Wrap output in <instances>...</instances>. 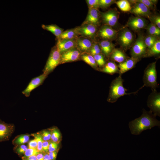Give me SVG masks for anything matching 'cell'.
Wrapping results in <instances>:
<instances>
[{"mask_svg": "<svg viewBox=\"0 0 160 160\" xmlns=\"http://www.w3.org/2000/svg\"><path fill=\"white\" fill-rule=\"evenodd\" d=\"M115 3L119 9L122 11L124 12L129 11L131 9V7L128 1L120 0L116 1Z\"/></svg>", "mask_w": 160, "mask_h": 160, "instance_id": "obj_26", "label": "cell"}, {"mask_svg": "<svg viewBox=\"0 0 160 160\" xmlns=\"http://www.w3.org/2000/svg\"><path fill=\"white\" fill-rule=\"evenodd\" d=\"M28 148V147L24 145H19L16 149V151L18 154H24L25 151Z\"/></svg>", "mask_w": 160, "mask_h": 160, "instance_id": "obj_42", "label": "cell"}, {"mask_svg": "<svg viewBox=\"0 0 160 160\" xmlns=\"http://www.w3.org/2000/svg\"><path fill=\"white\" fill-rule=\"evenodd\" d=\"M57 151L48 152L47 153L51 160H55L57 154Z\"/></svg>", "mask_w": 160, "mask_h": 160, "instance_id": "obj_45", "label": "cell"}, {"mask_svg": "<svg viewBox=\"0 0 160 160\" xmlns=\"http://www.w3.org/2000/svg\"><path fill=\"white\" fill-rule=\"evenodd\" d=\"M149 18L151 21V23L160 28V17L159 15H151Z\"/></svg>", "mask_w": 160, "mask_h": 160, "instance_id": "obj_38", "label": "cell"}, {"mask_svg": "<svg viewBox=\"0 0 160 160\" xmlns=\"http://www.w3.org/2000/svg\"><path fill=\"white\" fill-rule=\"evenodd\" d=\"M128 1L132 3H134L135 2L142 3L150 9H153L154 4L156 3L158 1L155 0H137Z\"/></svg>", "mask_w": 160, "mask_h": 160, "instance_id": "obj_32", "label": "cell"}, {"mask_svg": "<svg viewBox=\"0 0 160 160\" xmlns=\"http://www.w3.org/2000/svg\"><path fill=\"white\" fill-rule=\"evenodd\" d=\"M100 17L105 25L111 27L117 23L120 12L116 8L111 9L105 12L100 13Z\"/></svg>", "mask_w": 160, "mask_h": 160, "instance_id": "obj_7", "label": "cell"}, {"mask_svg": "<svg viewBox=\"0 0 160 160\" xmlns=\"http://www.w3.org/2000/svg\"><path fill=\"white\" fill-rule=\"evenodd\" d=\"M76 39L57 40L56 45L57 49L61 54L69 49L76 47Z\"/></svg>", "mask_w": 160, "mask_h": 160, "instance_id": "obj_17", "label": "cell"}, {"mask_svg": "<svg viewBox=\"0 0 160 160\" xmlns=\"http://www.w3.org/2000/svg\"><path fill=\"white\" fill-rule=\"evenodd\" d=\"M147 32L150 35L158 37L160 35V29L152 23L150 24L146 27Z\"/></svg>", "mask_w": 160, "mask_h": 160, "instance_id": "obj_29", "label": "cell"}, {"mask_svg": "<svg viewBox=\"0 0 160 160\" xmlns=\"http://www.w3.org/2000/svg\"><path fill=\"white\" fill-rule=\"evenodd\" d=\"M156 116L151 111L143 109V113L140 116L135 119L129 124L131 134L138 135L142 132L157 126H160V121L156 118Z\"/></svg>", "mask_w": 160, "mask_h": 160, "instance_id": "obj_1", "label": "cell"}, {"mask_svg": "<svg viewBox=\"0 0 160 160\" xmlns=\"http://www.w3.org/2000/svg\"><path fill=\"white\" fill-rule=\"evenodd\" d=\"M44 153L43 152H41L38 153L36 155L37 160H43Z\"/></svg>", "mask_w": 160, "mask_h": 160, "instance_id": "obj_46", "label": "cell"}, {"mask_svg": "<svg viewBox=\"0 0 160 160\" xmlns=\"http://www.w3.org/2000/svg\"><path fill=\"white\" fill-rule=\"evenodd\" d=\"M147 48L144 41V38L140 35L133 44L131 50L132 57L140 59L146 57Z\"/></svg>", "mask_w": 160, "mask_h": 160, "instance_id": "obj_5", "label": "cell"}, {"mask_svg": "<svg viewBox=\"0 0 160 160\" xmlns=\"http://www.w3.org/2000/svg\"><path fill=\"white\" fill-rule=\"evenodd\" d=\"M127 25L133 30L138 31L146 28L147 25L144 18L136 16L130 17L127 23Z\"/></svg>", "mask_w": 160, "mask_h": 160, "instance_id": "obj_14", "label": "cell"}, {"mask_svg": "<svg viewBox=\"0 0 160 160\" xmlns=\"http://www.w3.org/2000/svg\"><path fill=\"white\" fill-rule=\"evenodd\" d=\"M140 60L137 58L131 57L127 59L123 62L119 63L118 66L119 70V74L121 75L133 68Z\"/></svg>", "mask_w": 160, "mask_h": 160, "instance_id": "obj_15", "label": "cell"}, {"mask_svg": "<svg viewBox=\"0 0 160 160\" xmlns=\"http://www.w3.org/2000/svg\"><path fill=\"white\" fill-rule=\"evenodd\" d=\"M30 135H22L18 136L14 140V144L17 145H23L27 143L29 140Z\"/></svg>", "mask_w": 160, "mask_h": 160, "instance_id": "obj_28", "label": "cell"}, {"mask_svg": "<svg viewBox=\"0 0 160 160\" xmlns=\"http://www.w3.org/2000/svg\"><path fill=\"white\" fill-rule=\"evenodd\" d=\"M159 39L158 37L149 35L144 38V41L147 49L151 47Z\"/></svg>", "mask_w": 160, "mask_h": 160, "instance_id": "obj_30", "label": "cell"}, {"mask_svg": "<svg viewBox=\"0 0 160 160\" xmlns=\"http://www.w3.org/2000/svg\"><path fill=\"white\" fill-rule=\"evenodd\" d=\"M89 9H98L100 8L99 0H86Z\"/></svg>", "mask_w": 160, "mask_h": 160, "instance_id": "obj_36", "label": "cell"}, {"mask_svg": "<svg viewBox=\"0 0 160 160\" xmlns=\"http://www.w3.org/2000/svg\"><path fill=\"white\" fill-rule=\"evenodd\" d=\"M42 28L44 30L52 33L57 37L58 38L63 32V29L56 25L51 24L45 25L43 24Z\"/></svg>", "mask_w": 160, "mask_h": 160, "instance_id": "obj_23", "label": "cell"}, {"mask_svg": "<svg viewBox=\"0 0 160 160\" xmlns=\"http://www.w3.org/2000/svg\"><path fill=\"white\" fill-rule=\"evenodd\" d=\"M76 48L80 51H89L93 44L89 39L79 36L76 39Z\"/></svg>", "mask_w": 160, "mask_h": 160, "instance_id": "obj_19", "label": "cell"}, {"mask_svg": "<svg viewBox=\"0 0 160 160\" xmlns=\"http://www.w3.org/2000/svg\"><path fill=\"white\" fill-rule=\"evenodd\" d=\"M43 160H51L48 153H44Z\"/></svg>", "mask_w": 160, "mask_h": 160, "instance_id": "obj_48", "label": "cell"}, {"mask_svg": "<svg viewBox=\"0 0 160 160\" xmlns=\"http://www.w3.org/2000/svg\"><path fill=\"white\" fill-rule=\"evenodd\" d=\"M156 61L149 64L144 70L143 80L144 86L156 89L158 85L157 81Z\"/></svg>", "mask_w": 160, "mask_h": 160, "instance_id": "obj_3", "label": "cell"}, {"mask_svg": "<svg viewBox=\"0 0 160 160\" xmlns=\"http://www.w3.org/2000/svg\"><path fill=\"white\" fill-rule=\"evenodd\" d=\"M131 7L130 12L136 17H146L149 18L151 15L150 9L142 3L135 2Z\"/></svg>", "mask_w": 160, "mask_h": 160, "instance_id": "obj_10", "label": "cell"}, {"mask_svg": "<svg viewBox=\"0 0 160 160\" xmlns=\"http://www.w3.org/2000/svg\"><path fill=\"white\" fill-rule=\"evenodd\" d=\"M105 73L110 74L119 73V70L116 63L113 62H109L106 63L102 70Z\"/></svg>", "mask_w": 160, "mask_h": 160, "instance_id": "obj_24", "label": "cell"}, {"mask_svg": "<svg viewBox=\"0 0 160 160\" xmlns=\"http://www.w3.org/2000/svg\"><path fill=\"white\" fill-rule=\"evenodd\" d=\"M123 81L124 80L121 77V75H120L113 80L110 87L109 93L107 100L108 102L114 103L122 96L129 95L137 92L127 93V90L123 86Z\"/></svg>", "mask_w": 160, "mask_h": 160, "instance_id": "obj_2", "label": "cell"}, {"mask_svg": "<svg viewBox=\"0 0 160 160\" xmlns=\"http://www.w3.org/2000/svg\"><path fill=\"white\" fill-rule=\"evenodd\" d=\"M95 61L100 67L104 66L105 64V61L103 55L101 54L93 56Z\"/></svg>", "mask_w": 160, "mask_h": 160, "instance_id": "obj_35", "label": "cell"}, {"mask_svg": "<svg viewBox=\"0 0 160 160\" xmlns=\"http://www.w3.org/2000/svg\"><path fill=\"white\" fill-rule=\"evenodd\" d=\"M78 35L76 28H75L63 31L57 39V40L76 39L78 37Z\"/></svg>", "mask_w": 160, "mask_h": 160, "instance_id": "obj_22", "label": "cell"}, {"mask_svg": "<svg viewBox=\"0 0 160 160\" xmlns=\"http://www.w3.org/2000/svg\"><path fill=\"white\" fill-rule=\"evenodd\" d=\"M118 39L121 46L125 49H126L132 44L134 36L131 32L128 29H125L121 33Z\"/></svg>", "mask_w": 160, "mask_h": 160, "instance_id": "obj_13", "label": "cell"}, {"mask_svg": "<svg viewBox=\"0 0 160 160\" xmlns=\"http://www.w3.org/2000/svg\"><path fill=\"white\" fill-rule=\"evenodd\" d=\"M61 54L56 46L51 49L50 55L43 70V73L47 75L60 63Z\"/></svg>", "mask_w": 160, "mask_h": 160, "instance_id": "obj_4", "label": "cell"}, {"mask_svg": "<svg viewBox=\"0 0 160 160\" xmlns=\"http://www.w3.org/2000/svg\"><path fill=\"white\" fill-rule=\"evenodd\" d=\"M37 142L35 139L30 141L28 143V147L29 148L37 149Z\"/></svg>", "mask_w": 160, "mask_h": 160, "instance_id": "obj_44", "label": "cell"}, {"mask_svg": "<svg viewBox=\"0 0 160 160\" xmlns=\"http://www.w3.org/2000/svg\"><path fill=\"white\" fill-rule=\"evenodd\" d=\"M98 34L100 37L104 40H109L116 37L117 32L111 27L104 25L100 28L98 32Z\"/></svg>", "mask_w": 160, "mask_h": 160, "instance_id": "obj_16", "label": "cell"}, {"mask_svg": "<svg viewBox=\"0 0 160 160\" xmlns=\"http://www.w3.org/2000/svg\"><path fill=\"white\" fill-rule=\"evenodd\" d=\"M100 14L98 9H89L86 18L83 23L93 25L96 26L100 23Z\"/></svg>", "mask_w": 160, "mask_h": 160, "instance_id": "obj_18", "label": "cell"}, {"mask_svg": "<svg viewBox=\"0 0 160 160\" xmlns=\"http://www.w3.org/2000/svg\"><path fill=\"white\" fill-rule=\"evenodd\" d=\"M58 148V143L50 141L49 146L48 152L57 151Z\"/></svg>", "mask_w": 160, "mask_h": 160, "instance_id": "obj_41", "label": "cell"}, {"mask_svg": "<svg viewBox=\"0 0 160 160\" xmlns=\"http://www.w3.org/2000/svg\"><path fill=\"white\" fill-rule=\"evenodd\" d=\"M116 2L115 0H99L100 8H107Z\"/></svg>", "mask_w": 160, "mask_h": 160, "instance_id": "obj_34", "label": "cell"}, {"mask_svg": "<svg viewBox=\"0 0 160 160\" xmlns=\"http://www.w3.org/2000/svg\"><path fill=\"white\" fill-rule=\"evenodd\" d=\"M39 152L37 149L28 148L24 153V156L23 158H27L33 155H36Z\"/></svg>", "mask_w": 160, "mask_h": 160, "instance_id": "obj_39", "label": "cell"}, {"mask_svg": "<svg viewBox=\"0 0 160 160\" xmlns=\"http://www.w3.org/2000/svg\"><path fill=\"white\" fill-rule=\"evenodd\" d=\"M23 160H37L36 155H33L27 158H22Z\"/></svg>", "mask_w": 160, "mask_h": 160, "instance_id": "obj_47", "label": "cell"}, {"mask_svg": "<svg viewBox=\"0 0 160 160\" xmlns=\"http://www.w3.org/2000/svg\"><path fill=\"white\" fill-rule=\"evenodd\" d=\"M101 50L99 45L97 43L93 44L89 51L91 55L93 56L100 54Z\"/></svg>", "mask_w": 160, "mask_h": 160, "instance_id": "obj_37", "label": "cell"}, {"mask_svg": "<svg viewBox=\"0 0 160 160\" xmlns=\"http://www.w3.org/2000/svg\"><path fill=\"white\" fill-rule=\"evenodd\" d=\"M160 53V40L159 39L154 45L147 49L146 57L159 55Z\"/></svg>", "mask_w": 160, "mask_h": 160, "instance_id": "obj_25", "label": "cell"}, {"mask_svg": "<svg viewBox=\"0 0 160 160\" xmlns=\"http://www.w3.org/2000/svg\"><path fill=\"white\" fill-rule=\"evenodd\" d=\"M80 51L75 47L61 54L60 63L73 62L78 60L80 56Z\"/></svg>", "mask_w": 160, "mask_h": 160, "instance_id": "obj_12", "label": "cell"}, {"mask_svg": "<svg viewBox=\"0 0 160 160\" xmlns=\"http://www.w3.org/2000/svg\"><path fill=\"white\" fill-rule=\"evenodd\" d=\"M44 141H50L51 140V132L44 130L40 132Z\"/></svg>", "mask_w": 160, "mask_h": 160, "instance_id": "obj_40", "label": "cell"}, {"mask_svg": "<svg viewBox=\"0 0 160 160\" xmlns=\"http://www.w3.org/2000/svg\"><path fill=\"white\" fill-rule=\"evenodd\" d=\"M60 137V133L57 129H53L51 132V141L58 143Z\"/></svg>", "mask_w": 160, "mask_h": 160, "instance_id": "obj_33", "label": "cell"}, {"mask_svg": "<svg viewBox=\"0 0 160 160\" xmlns=\"http://www.w3.org/2000/svg\"><path fill=\"white\" fill-rule=\"evenodd\" d=\"M14 129L13 124H7L0 119V142L9 140Z\"/></svg>", "mask_w": 160, "mask_h": 160, "instance_id": "obj_11", "label": "cell"}, {"mask_svg": "<svg viewBox=\"0 0 160 160\" xmlns=\"http://www.w3.org/2000/svg\"><path fill=\"white\" fill-rule=\"evenodd\" d=\"M83 60L91 67L97 68V64L93 56L91 55L85 54L81 56Z\"/></svg>", "mask_w": 160, "mask_h": 160, "instance_id": "obj_27", "label": "cell"}, {"mask_svg": "<svg viewBox=\"0 0 160 160\" xmlns=\"http://www.w3.org/2000/svg\"><path fill=\"white\" fill-rule=\"evenodd\" d=\"M75 28L79 35L89 39L94 37L97 30V26L85 23H83L80 26Z\"/></svg>", "mask_w": 160, "mask_h": 160, "instance_id": "obj_8", "label": "cell"}, {"mask_svg": "<svg viewBox=\"0 0 160 160\" xmlns=\"http://www.w3.org/2000/svg\"><path fill=\"white\" fill-rule=\"evenodd\" d=\"M47 75L43 73L40 76L32 79L26 88L22 93L26 97L29 96L31 92L33 90L41 85Z\"/></svg>", "mask_w": 160, "mask_h": 160, "instance_id": "obj_9", "label": "cell"}, {"mask_svg": "<svg viewBox=\"0 0 160 160\" xmlns=\"http://www.w3.org/2000/svg\"><path fill=\"white\" fill-rule=\"evenodd\" d=\"M99 45L103 54L106 57L110 56L114 49L113 44L109 40H104L100 41Z\"/></svg>", "mask_w": 160, "mask_h": 160, "instance_id": "obj_20", "label": "cell"}, {"mask_svg": "<svg viewBox=\"0 0 160 160\" xmlns=\"http://www.w3.org/2000/svg\"><path fill=\"white\" fill-rule=\"evenodd\" d=\"M50 141H43L42 145V152L46 153L48 152L49 146Z\"/></svg>", "mask_w": 160, "mask_h": 160, "instance_id": "obj_43", "label": "cell"}, {"mask_svg": "<svg viewBox=\"0 0 160 160\" xmlns=\"http://www.w3.org/2000/svg\"><path fill=\"white\" fill-rule=\"evenodd\" d=\"M147 105L153 114L160 116V93L156 89H152L148 98Z\"/></svg>", "mask_w": 160, "mask_h": 160, "instance_id": "obj_6", "label": "cell"}, {"mask_svg": "<svg viewBox=\"0 0 160 160\" xmlns=\"http://www.w3.org/2000/svg\"><path fill=\"white\" fill-rule=\"evenodd\" d=\"M34 137L37 142V149L39 153L43 152L42 151V145L43 142L42 137L40 132L33 134L31 135Z\"/></svg>", "mask_w": 160, "mask_h": 160, "instance_id": "obj_31", "label": "cell"}, {"mask_svg": "<svg viewBox=\"0 0 160 160\" xmlns=\"http://www.w3.org/2000/svg\"><path fill=\"white\" fill-rule=\"evenodd\" d=\"M110 56L113 60L119 63L123 62L128 59L125 53L119 49H114Z\"/></svg>", "mask_w": 160, "mask_h": 160, "instance_id": "obj_21", "label": "cell"}]
</instances>
